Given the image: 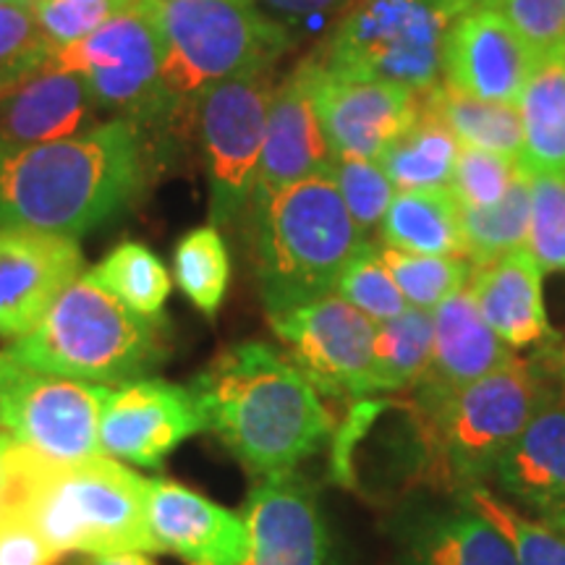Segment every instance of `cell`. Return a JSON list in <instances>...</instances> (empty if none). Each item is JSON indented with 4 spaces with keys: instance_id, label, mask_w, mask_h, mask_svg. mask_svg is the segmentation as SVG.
<instances>
[{
    "instance_id": "obj_1",
    "label": "cell",
    "mask_w": 565,
    "mask_h": 565,
    "mask_svg": "<svg viewBox=\"0 0 565 565\" xmlns=\"http://www.w3.org/2000/svg\"><path fill=\"white\" fill-rule=\"evenodd\" d=\"M162 152L126 118L45 145H0V228L79 238L139 200Z\"/></svg>"
},
{
    "instance_id": "obj_2",
    "label": "cell",
    "mask_w": 565,
    "mask_h": 565,
    "mask_svg": "<svg viewBox=\"0 0 565 565\" xmlns=\"http://www.w3.org/2000/svg\"><path fill=\"white\" fill-rule=\"evenodd\" d=\"M204 433L257 479L296 471L333 435V414L286 353L267 343L223 351L189 385Z\"/></svg>"
},
{
    "instance_id": "obj_3",
    "label": "cell",
    "mask_w": 565,
    "mask_h": 565,
    "mask_svg": "<svg viewBox=\"0 0 565 565\" xmlns=\"http://www.w3.org/2000/svg\"><path fill=\"white\" fill-rule=\"evenodd\" d=\"M147 482L110 456L51 461L13 443L0 511L21 513L58 555L160 553L147 524Z\"/></svg>"
},
{
    "instance_id": "obj_4",
    "label": "cell",
    "mask_w": 565,
    "mask_h": 565,
    "mask_svg": "<svg viewBox=\"0 0 565 565\" xmlns=\"http://www.w3.org/2000/svg\"><path fill=\"white\" fill-rule=\"evenodd\" d=\"M246 221L267 317L335 294L343 267L370 242L353 223L328 171L282 186L254 204Z\"/></svg>"
},
{
    "instance_id": "obj_5",
    "label": "cell",
    "mask_w": 565,
    "mask_h": 565,
    "mask_svg": "<svg viewBox=\"0 0 565 565\" xmlns=\"http://www.w3.org/2000/svg\"><path fill=\"white\" fill-rule=\"evenodd\" d=\"M162 40L166 131L186 118L215 84L273 71L294 34L257 0H147Z\"/></svg>"
},
{
    "instance_id": "obj_6",
    "label": "cell",
    "mask_w": 565,
    "mask_h": 565,
    "mask_svg": "<svg viewBox=\"0 0 565 565\" xmlns=\"http://www.w3.org/2000/svg\"><path fill=\"white\" fill-rule=\"evenodd\" d=\"M166 351L160 317L134 312L89 273L71 282L30 333L6 349L32 370L108 387L147 377Z\"/></svg>"
},
{
    "instance_id": "obj_7",
    "label": "cell",
    "mask_w": 565,
    "mask_h": 565,
    "mask_svg": "<svg viewBox=\"0 0 565 565\" xmlns=\"http://www.w3.org/2000/svg\"><path fill=\"white\" fill-rule=\"evenodd\" d=\"M553 387L540 362L515 356L440 404L414 412L427 475L458 494L490 482Z\"/></svg>"
},
{
    "instance_id": "obj_8",
    "label": "cell",
    "mask_w": 565,
    "mask_h": 565,
    "mask_svg": "<svg viewBox=\"0 0 565 565\" xmlns=\"http://www.w3.org/2000/svg\"><path fill=\"white\" fill-rule=\"evenodd\" d=\"M477 0H353L322 51L324 68L391 82L422 95L443 79L445 42Z\"/></svg>"
},
{
    "instance_id": "obj_9",
    "label": "cell",
    "mask_w": 565,
    "mask_h": 565,
    "mask_svg": "<svg viewBox=\"0 0 565 565\" xmlns=\"http://www.w3.org/2000/svg\"><path fill=\"white\" fill-rule=\"evenodd\" d=\"M51 61L87 82L103 116L145 126L166 145L162 40L147 0H137L76 45L55 51Z\"/></svg>"
},
{
    "instance_id": "obj_10",
    "label": "cell",
    "mask_w": 565,
    "mask_h": 565,
    "mask_svg": "<svg viewBox=\"0 0 565 565\" xmlns=\"http://www.w3.org/2000/svg\"><path fill=\"white\" fill-rule=\"evenodd\" d=\"M273 89V71H263L215 84L196 100L192 124L200 137L215 228H233L246 221Z\"/></svg>"
},
{
    "instance_id": "obj_11",
    "label": "cell",
    "mask_w": 565,
    "mask_h": 565,
    "mask_svg": "<svg viewBox=\"0 0 565 565\" xmlns=\"http://www.w3.org/2000/svg\"><path fill=\"white\" fill-rule=\"evenodd\" d=\"M108 393V385L32 370L0 351L3 433L51 461H84L103 454L97 427Z\"/></svg>"
},
{
    "instance_id": "obj_12",
    "label": "cell",
    "mask_w": 565,
    "mask_h": 565,
    "mask_svg": "<svg viewBox=\"0 0 565 565\" xmlns=\"http://www.w3.org/2000/svg\"><path fill=\"white\" fill-rule=\"evenodd\" d=\"M270 324L296 370L317 387L322 398L359 401L377 395V322L353 309L338 294L273 315Z\"/></svg>"
},
{
    "instance_id": "obj_13",
    "label": "cell",
    "mask_w": 565,
    "mask_h": 565,
    "mask_svg": "<svg viewBox=\"0 0 565 565\" xmlns=\"http://www.w3.org/2000/svg\"><path fill=\"white\" fill-rule=\"evenodd\" d=\"M312 63V95L333 158L377 160L419 116V95L398 84Z\"/></svg>"
},
{
    "instance_id": "obj_14",
    "label": "cell",
    "mask_w": 565,
    "mask_h": 565,
    "mask_svg": "<svg viewBox=\"0 0 565 565\" xmlns=\"http://www.w3.org/2000/svg\"><path fill=\"white\" fill-rule=\"evenodd\" d=\"M204 433L189 387L141 377L110 387L97 440L105 456L154 469L189 437Z\"/></svg>"
},
{
    "instance_id": "obj_15",
    "label": "cell",
    "mask_w": 565,
    "mask_h": 565,
    "mask_svg": "<svg viewBox=\"0 0 565 565\" xmlns=\"http://www.w3.org/2000/svg\"><path fill=\"white\" fill-rule=\"evenodd\" d=\"M79 242L42 231L0 228V338L19 341L82 275Z\"/></svg>"
},
{
    "instance_id": "obj_16",
    "label": "cell",
    "mask_w": 565,
    "mask_h": 565,
    "mask_svg": "<svg viewBox=\"0 0 565 565\" xmlns=\"http://www.w3.org/2000/svg\"><path fill=\"white\" fill-rule=\"evenodd\" d=\"M536 61L532 47L498 11L475 3L445 42L443 82L477 100L515 105Z\"/></svg>"
},
{
    "instance_id": "obj_17",
    "label": "cell",
    "mask_w": 565,
    "mask_h": 565,
    "mask_svg": "<svg viewBox=\"0 0 565 565\" xmlns=\"http://www.w3.org/2000/svg\"><path fill=\"white\" fill-rule=\"evenodd\" d=\"M246 553L238 565H328V526L307 479H259L244 513Z\"/></svg>"
},
{
    "instance_id": "obj_18",
    "label": "cell",
    "mask_w": 565,
    "mask_h": 565,
    "mask_svg": "<svg viewBox=\"0 0 565 565\" xmlns=\"http://www.w3.org/2000/svg\"><path fill=\"white\" fill-rule=\"evenodd\" d=\"M333 162L328 139L320 126L312 95V63L301 61L291 74L275 84L267 108L265 145L259 158L252 204L265 202L288 183L324 173ZM249 215V212H246Z\"/></svg>"
},
{
    "instance_id": "obj_19",
    "label": "cell",
    "mask_w": 565,
    "mask_h": 565,
    "mask_svg": "<svg viewBox=\"0 0 565 565\" xmlns=\"http://www.w3.org/2000/svg\"><path fill=\"white\" fill-rule=\"evenodd\" d=\"M519 356L500 341L479 315L469 286L445 299L433 312V353L427 372L412 387V408L422 412L477 383L484 374L511 364Z\"/></svg>"
},
{
    "instance_id": "obj_20",
    "label": "cell",
    "mask_w": 565,
    "mask_h": 565,
    "mask_svg": "<svg viewBox=\"0 0 565 565\" xmlns=\"http://www.w3.org/2000/svg\"><path fill=\"white\" fill-rule=\"evenodd\" d=\"M147 524L160 553L186 565H238L246 553L242 513L168 479L147 482Z\"/></svg>"
},
{
    "instance_id": "obj_21",
    "label": "cell",
    "mask_w": 565,
    "mask_h": 565,
    "mask_svg": "<svg viewBox=\"0 0 565 565\" xmlns=\"http://www.w3.org/2000/svg\"><path fill=\"white\" fill-rule=\"evenodd\" d=\"M492 482L532 519L565 532V391L553 387L500 458Z\"/></svg>"
},
{
    "instance_id": "obj_22",
    "label": "cell",
    "mask_w": 565,
    "mask_h": 565,
    "mask_svg": "<svg viewBox=\"0 0 565 565\" xmlns=\"http://www.w3.org/2000/svg\"><path fill=\"white\" fill-rule=\"evenodd\" d=\"M100 113L87 82L51 61L0 95V145L30 147L76 137L100 126Z\"/></svg>"
},
{
    "instance_id": "obj_23",
    "label": "cell",
    "mask_w": 565,
    "mask_h": 565,
    "mask_svg": "<svg viewBox=\"0 0 565 565\" xmlns=\"http://www.w3.org/2000/svg\"><path fill=\"white\" fill-rule=\"evenodd\" d=\"M542 267L532 252L521 249L498 263L475 267L469 291L484 322L500 341L513 351L532 349L555 341L545 296H542Z\"/></svg>"
},
{
    "instance_id": "obj_24",
    "label": "cell",
    "mask_w": 565,
    "mask_h": 565,
    "mask_svg": "<svg viewBox=\"0 0 565 565\" xmlns=\"http://www.w3.org/2000/svg\"><path fill=\"white\" fill-rule=\"evenodd\" d=\"M395 565H515V557L503 534L461 503L412 521Z\"/></svg>"
},
{
    "instance_id": "obj_25",
    "label": "cell",
    "mask_w": 565,
    "mask_h": 565,
    "mask_svg": "<svg viewBox=\"0 0 565 565\" xmlns=\"http://www.w3.org/2000/svg\"><path fill=\"white\" fill-rule=\"evenodd\" d=\"M521 168L529 175H565V58L542 55L519 103Z\"/></svg>"
},
{
    "instance_id": "obj_26",
    "label": "cell",
    "mask_w": 565,
    "mask_h": 565,
    "mask_svg": "<svg viewBox=\"0 0 565 565\" xmlns=\"http://www.w3.org/2000/svg\"><path fill=\"white\" fill-rule=\"evenodd\" d=\"M380 244L408 254L466 257L461 207L448 189L395 192L380 223Z\"/></svg>"
},
{
    "instance_id": "obj_27",
    "label": "cell",
    "mask_w": 565,
    "mask_h": 565,
    "mask_svg": "<svg viewBox=\"0 0 565 565\" xmlns=\"http://www.w3.org/2000/svg\"><path fill=\"white\" fill-rule=\"evenodd\" d=\"M458 150L461 145L448 126L422 105L416 121L380 154L377 162L395 192H433L450 186Z\"/></svg>"
},
{
    "instance_id": "obj_28",
    "label": "cell",
    "mask_w": 565,
    "mask_h": 565,
    "mask_svg": "<svg viewBox=\"0 0 565 565\" xmlns=\"http://www.w3.org/2000/svg\"><path fill=\"white\" fill-rule=\"evenodd\" d=\"M419 100L433 116L448 126L461 147L521 158V116L515 105L487 103L448 87L443 79L433 89L422 92Z\"/></svg>"
},
{
    "instance_id": "obj_29",
    "label": "cell",
    "mask_w": 565,
    "mask_h": 565,
    "mask_svg": "<svg viewBox=\"0 0 565 565\" xmlns=\"http://www.w3.org/2000/svg\"><path fill=\"white\" fill-rule=\"evenodd\" d=\"M529 215H532V181L524 168L498 204L479 210L461 207L463 246L471 267L492 265L508 254L526 249Z\"/></svg>"
},
{
    "instance_id": "obj_30",
    "label": "cell",
    "mask_w": 565,
    "mask_h": 565,
    "mask_svg": "<svg viewBox=\"0 0 565 565\" xmlns=\"http://www.w3.org/2000/svg\"><path fill=\"white\" fill-rule=\"evenodd\" d=\"M433 353V312L408 307L380 322L374 333V385L377 395L404 393L419 383Z\"/></svg>"
},
{
    "instance_id": "obj_31",
    "label": "cell",
    "mask_w": 565,
    "mask_h": 565,
    "mask_svg": "<svg viewBox=\"0 0 565 565\" xmlns=\"http://www.w3.org/2000/svg\"><path fill=\"white\" fill-rule=\"evenodd\" d=\"M89 275L105 291L145 317H160L171 296V273L158 254L137 242L118 244Z\"/></svg>"
},
{
    "instance_id": "obj_32",
    "label": "cell",
    "mask_w": 565,
    "mask_h": 565,
    "mask_svg": "<svg viewBox=\"0 0 565 565\" xmlns=\"http://www.w3.org/2000/svg\"><path fill=\"white\" fill-rule=\"evenodd\" d=\"M458 500L503 534L515 565H565V532L561 529L515 511L487 484L469 487L458 494Z\"/></svg>"
},
{
    "instance_id": "obj_33",
    "label": "cell",
    "mask_w": 565,
    "mask_h": 565,
    "mask_svg": "<svg viewBox=\"0 0 565 565\" xmlns=\"http://www.w3.org/2000/svg\"><path fill=\"white\" fill-rule=\"evenodd\" d=\"M175 282L202 315L221 312L231 282V257L221 228L202 225L189 231L173 254Z\"/></svg>"
},
{
    "instance_id": "obj_34",
    "label": "cell",
    "mask_w": 565,
    "mask_h": 565,
    "mask_svg": "<svg viewBox=\"0 0 565 565\" xmlns=\"http://www.w3.org/2000/svg\"><path fill=\"white\" fill-rule=\"evenodd\" d=\"M377 249L408 307L424 309V312H435L445 299L469 286L471 273H475L466 257L408 254L383 244Z\"/></svg>"
},
{
    "instance_id": "obj_35",
    "label": "cell",
    "mask_w": 565,
    "mask_h": 565,
    "mask_svg": "<svg viewBox=\"0 0 565 565\" xmlns=\"http://www.w3.org/2000/svg\"><path fill=\"white\" fill-rule=\"evenodd\" d=\"M55 45L40 30L30 3H0V95L51 63Z\"/></svg>"
},
{
    "instance_id": "obj_36",
    "label": "cell",
    "mask_w": 565,
    "mask_h": 565,
    "mask_svg": "<svg viewBox=\"0 0 565 565\" xmlns=\"http://www.w3.org/2000/svg\"><path fill=\"white\" fill-rule=\"evenodd\" d=\"M335 294L377 324L393 320L408 309L383 257H380L377 244L372 242L359 246L349 265L343 267L341 278L335 282Z\"/></svg>"
},
{
    "instance_id": "obj_37",
    "label": "cell",
    "mask_w": 565,
    "mask_h": 565,
    "mask_svg": "<svg viewBox=\"0 0 565 565\" xmlns=\"http://www.w3.org/2000/svg\"><path fill=\"white\" fill-rule=\"evenodd\" d=\"M328 173L335 181L338 194H341L353 223L370 238L374 231H380V223L395 196L391 179L377 160L362 158H333Z\"/></svg>"
},
{
    "instance_id": "obj_38",
    "label": "cell",
    "mask_w": 565,
    "mask_h": 565,
    "mask_svg": "<svg viewBox=\"0 0 565 565\" xmlns=\"http://www.w3.org/2000/svg\"><path fill=\"white\" fill-rule=\"evenodd\" d=\"M532 215L529 242L542 273H565V175H529Z\"/></svg>"
},
{
    "instance_id": "obj_39",
    "label": "cell",
    "mask_w": 565,
    "mask_h": 565,
    "mask_svg": "<svg viewBox=\"0 0 565 565\" xmlns=\"http://www.w3.org/2000/svg\"><path fill=\"white\" fill-rule=\"evenodd\" d=\"M519 173V160L498 152L477 150V147H461L448 192L454 194L458 207L463 210L492 207L508 194Z\"/></svg>"
},
{
    "instance_id": "obj_40",
    "label": "cell",
    "mask_w": 565,
    "mask_h": 565,
    "mask_svg": "<svg viewBox=\"0 0 565 565\" xmlns=\"http://www.w3.org/2000/svg\"><path fill=\"white\" fill-rule=\"evenodd\" d=\"M134 3L137 0H34L32 11L45 38L61 51L89 38Z\"/></svg>"
},
{
    "instance_id": "obj_41",
    "label": "cell",
    "mask_w": 565,
    "mask_h": 565,
    "mask_svg": "<svg viewBox=\"0 0 565 565\" xmlns=\"http://www.w3.org/2000/svg\"><path fill=\"white\" fill-rule=\"evenodd\" d=\"M490 6L519 32L536 58L563 53L565 0H477Z\"/></svg>"
},
{
    "instance_id": "obj_42",
    "label": "cell",
    "mask_w": 565,
    "mask_h": 565,
    "mask_svg": "<svg viewBox=\"0 0 565 565\" xmlns=\"http://www.w3.org/2000/svg\"><path fill=\"white\" fill-rule=\"evenodd\" d=\"M58 557L30 519L0 511V565H55Z\"/></svg>"
},
{
    "instance_id": "obj_43",
    "label": "cell",
    "mask_w": 565,
    "mask_h": 565,
    "mask_svg": "<svg viewBox=\"0 0 565 565\" xmlns=\"http://www.w3.org/2000/svg\"><path fill=\"white\" fill-rule=\"evenodd\" d=\"M257 3L267 17L294 34L301 26H312L315 21L343 13L353 0H257Z\"/></svg>"
},
{
    "instance_id": "obj_44",
    "label": "cell",
    "mask_w": 565,
    "mask_h": 565,
    "mask_svg": "<svg viewBox=\"0 0 565 565\" xmlns=\"http://www.w3.org/2000/svg\"><path fill=\"white\" fill-rule=\"evenodd\" d=\"M87 565H154L147 553H118V555H103L92 557Z\"/></svg>"
},
{
    "instance_id": "obj_45",
    "label": "cell",
    "mask_w": 565,
    "mask_h": 565,
    "mask_svg": "<svg viewBox=\"0 0 565 565\" xmlns=\"http://www.w3.org/2000/svg\"><path fill=\"white\" fill-rule=\"evenodd\" d=\"M13 448V437L9 433H0V505L6 498V484H9V456Z\"/></svg>"
},
{
    "instance_id": "obj_46",
    "label": "cell",
    "mask_w": 565,
    "mask_h": 565,
    "mask_svg": "<svg viewBox=\"0 0 565 565\" xmlns=\"http://www.w3.org/2000/svg\"><path fill=\"white\" fill-rule=\"evenodd\" d=\"M0 3H34V0H0Z\"/></svg>"
},
{
    "instance_id": "obj_47",
    "label": "cell",
    "mask_w": 565,
    "mask_h": 565,
    "mask_svg": "<svg viewBox=\"0 0 565 565\" xmlns=\"http://www.w3.org/2000/svg\"><path fill=\"white\" fill-rule=\"evenodd\" d=\"M561 372H563V391H565V351H563V366H561Z\"/></svg>"
},
{
    "instance_id": "obj_48",
    "label": "cell",
    "mask_w": 565,
    "mask_h": 565,
    "mask_svg": "<svg viewBox=\"0 0 565 565\" xmlns=\"http://www.w3.org/2000/svg\"><path fill=\"white\" fill-rule=\"evenodd\" d=\"M0 433H3V422H0Z\"/></svg>"
},
{
    "instance_id": "obj_49",
    "label": "cell",
    "mask_w": 565,
    "mask_h": 565,
    "mask_svg": "<svg viewBox=\"0 0 565 565\" xmlns=\"http://www.w3.org/2000/svg\"><path fill=\"white\" fill-rule=\"evenodd\" d=\"M563 58H565V45H563Z\"/></svg>"
}]
</instances>
